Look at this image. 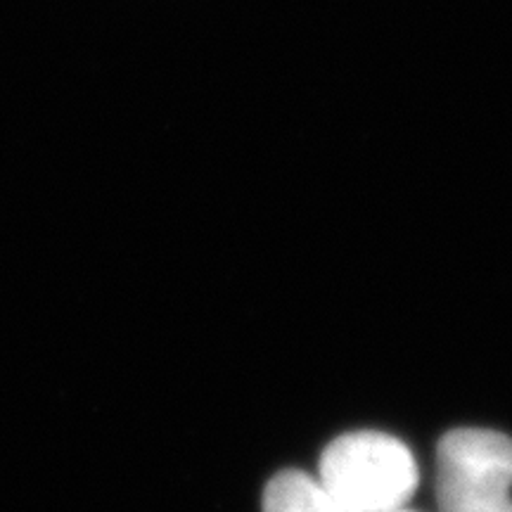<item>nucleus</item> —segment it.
Listing matches in <instances>:
<instances>
[{
  "label": "nucleus",
  "instance_id": "obj_1",
  "mask_svg": "<svg viewBox=\"0 0 512 512\" xmlns=\"http://www.w3.org/2000/svg\"><path fill=\"white\" fill-rule=\"evenodd\" d=\"M318 479L347 512H394L413 498L420 472L401 439L361 430L330 441Z\"/></svg>",
  "mask_w": 512,
  "mask_h": 512
},
{
  "label": "nucleus",
  "instance_id": "obj_2",
  "mask_svg": "<svg viewBox=\"0 0 512 512\" xmlns=\"http://www.w3.org/2000/svg\"><path fill=\"white\" fill-rule=\"evenodd\" d=\"M512 439L482 427L446 432L437 446L441 512H512Z\"/></svg>",
  "mask_w": 512,
  "mask_h": 512
},
{
  "label": "nucleus",
  "instance_id": "obj_3",
  "mask_svg": "<svg viewBox=\"0 0 512 512\" xmlns=\"http://www.w3.org/2000/svg\"><path fill=\"white\" fill-rule=\"evenodd\" d=\"M264 512H347L318 477L302 470L278 472L264 489Z\"/></svg>",
  "mask_w": 512,
  "mask_h": 512
},
{
  "label": "nucleus",
  "instance_id": "obj_4",
  "mask_svg": "<svg viewBox=\"0 0 512 512\" xmlns=\"http://www.w3.org/2000/svg\"><path fill=\"white\" fill-rule=\"evenodd\" d=\"M394 512H411V510H403V508H401V510H394Z\"/></svg>",
  "mask_w": 512,
  "mask_h": 512
}]
</instances>
